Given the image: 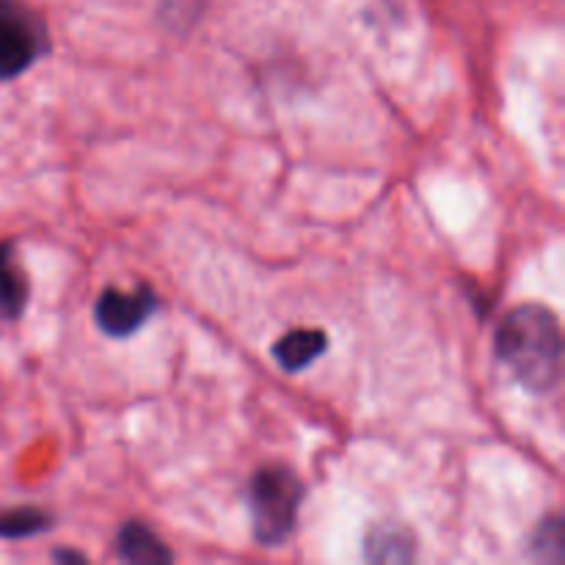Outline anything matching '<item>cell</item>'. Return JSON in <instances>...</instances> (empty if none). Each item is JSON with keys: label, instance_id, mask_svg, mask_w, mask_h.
I'll list each match as a JSON object with an SVG mask.
<instances>
[{"label": "cell", "instance_id": "6da1fadb", "mask_svg": "<svg viewBox=\"0 0 565 565\" xmlns=\"http://www.w3.org/2000/svg\"><path fill=\"white\" fill-rule=\"evenodd\" d=\"M502 367L535 395H546L561 384L563 334L557 315L541 303H522L502 318L494 337Z\"/></svg>", "mask_w": 565, "mask_h": 565}, {"label": "cell", "instance_id": "7a4b0ae2", "mask_svg": "<svg viewBox=\"0 0 565 565\" xmlns=\"http://www.w3.org/2000/svg\"><path fill=\"white\" fill-rule=\"evenodd\" d=\"M303 502V483L290 467L270 463L248 483L252 535L259 546H281L292 535Z\"/></svg>", "mask_w": 565, "mask_h": 565}, {"label": "cell", "instance_id": "3957f363", "mask_svg": "<svg viewBox=\"0 0 565 565\" xmlns=\"http://www.w3.org/2000/svg\"><path fill=\"white\" fill-rule=\"evenodd\" d=\"M50 47L47 25L25 0H0V81L31 70Z\"/></svg>", "mask_w": 565, "mask_h": 565}, {"label": "cell", "instance_id": "277c9868", "mask_svg": "<svg viewBox=\"0 0 565 565\" xmlns=\"http://www.w3.org/2000/svg\"><path fill=\"white\" fill-rule=\"evenodd\" d=\"M154 309H158V296L149 285H138L132 292L108 287V290L99 292L97 303H94V320H97L103 334L125 340V337L143 329Z\"/></svg>", "mask_w": 565, "mask_h": 565}, {"label": "cell", "instance_id": "5b68a950", "mask_svg": "<svg viewBox=\"0 0 565 565\" xmlns=\"http://www.w3.org/2000/svg\"><path fill=\"white\" fill-rule=\"evenodd\" d=\"M31 281L17 257L14 243H0V323H14L28 307Z\"/></svg>", "mask_w": 565, "mask_h": 565}, {"label": "cell", "instance_id": "8992f818", "mask_svg": "<svg viewBox=\"0 0 565 565\" xmlns=\"http://www.w3.org/2000/svg\"><path fill=\"white\" fill-rule=\"evenodd\" d=\"M116 557L130 565H166L174 561L169 546L141 522H125L116 533Z\"/></svg>", "mask_w": 565, "mask_h": 565}, {"label": "cell", "instance_id": "52a82bcc", "mask_svg": "<svg viewBox=\"0 0 565 565\" xmlns=\"http://www.w3.org/2000/svg\"><path fill=\"white\" fill-rule=\"evenodd\" d=\"M329 348V337L320 329H292L281 340H276L274 359L287 373H301L309 364L318 362Z\"/></svg>", "mask_w": 565, "mask_h": 565}, {"label": "cell", "instance_id": "ba28073f", "mask_svg": "<svg viewBox=\"0 0 565 565\" xmlns=\"http://www.w3.org/2000/svg\"><path fill=\"white\" fill-rule=\"evenodd\" d=\"M364 557L373 563H403L414 557V544L395 527H379L364 539Z\"/></svg>", "mask_w": 565, "mask_h": 565}, {"label": "cell", "instance_id": "9c48e42d", "mask_svg": "<svg viewBox=\"0 0 565 565\" xmlns=\"http://www.w3.org/2000/svg\"><path fill=\"white\" fill-rule=\"evenodd\" d=\"M50 527H53V516L39 511V508H14V511L0 513V539H31V535L44 533Z\"/></svg>", "mask_w": 565, "mask_h": 565}, {"label": "cell", "instance_id": "30bf717a", "mask_svg": "<svg viewBox=\"0 0 565 565\" xmlns=\"http://www.w3.org/2000/svg\"><path fill=\"white\" fill-rule=\"evenodd\" d=\"M533 552L539 561L557 563L563 561V522L561 519H546L533 539Z\"/></svg>", "mask_w": 565, "mask_h": 565}, {"label": "cell", "instance_id": "8fae6325", "mask_svg": "<svg viewBox=\"0 0 565 565\" xmlns=\"http://www.w3.org/2000/svg\"><path fill=\"white\" fill-rule=\"evenodd\" d=\"M53 561L81 565V563H86V555H81V552H72V550H58V552H53Z\"/></svg>", "mask_w": 565, "mask_h": 565}]
</instances>
